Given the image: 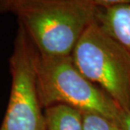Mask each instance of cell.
<instances>
[{"instance_id": "1", "label": "cell", "mask_w": 130, "mask_h": 130, "mask_svg": "<svg viewBox=\"0 0 130 130\" xmlns=\"http://www.w3.org/2000/svg\"><path fill=\"white\" fill-rule=\"evenodd\" d=\"M96 0H0V13L16 15L40 54L70 56L95 20Z\"/></svg>"}, {"instance_id": "2", "label": "cell", "mask_w": 130, "mask_h": 130, "mask_svg": "<svg viewBox=\"0 0 130 130\" xmlns=\"http://www.w3.org/2000/svg\"><path fill=\"white\" fill-rule=\"evenodd\" d=\"M35 70L42 108L65 105L81 112L99 114L118 124L123 110L80 73L71 55L52 57L36 51Z\"/></svg>"}, {"instance_id": "3", "label": "cell", "mask_w": 130, "mask_h": 130, "mask_svg": "<svg viewBox=\"0 0 130 130\" xmlns=\"http://www.w3.org/2000/svg\"><path fill=\"white\" fill-rule=\"evenodd\" d=\"M71 57L87 79L130 112V53L95 20L83 33Z\"/></svg>"}, {"instance_id": "4", "label": "cell", "mask_w": 130, "mask_h": 130, "mask_svg": "<svg viewBox=\"0 0 130 130\" xmlns=\"http://www.w3.org/2000/svg\"><path fill=\"white\" fill-rule=\"evenodd\" d=\"M36 49L19 25L9 58L11 90L0 130H46L35 70Z\"/></svg>"}, {"instance_id": "5", "label": "cell", "mask_w": 130, "mask_h": 130, "mask_svg": "<svg viewBox=\"0 0 130 130\" xmlns=\"http://www.w3.org/2000/svg\"><path fill=\"white\" fill-rule=\"evenodd\" d=\"M95 22L130 53V0H96Z\"/></svg>"}, {"instance_id": "6", "label": "cell", "mask_w": 130, "mask_h": 130, "mask_svg": "<svg viewBox=\"0 0 130 130\" xmlns=\"http://www.w3.org/2000/svg\"><path fill=\"white\" fill-rule=\"evenodd\" d=\"M46 130H84L82 112L65 105H55L44 111Z\"/></svg>"}, {"instance_id": "7", "label": "cell", "mask_w": 130, "mask_h": 130, "mask_svg": "<svg viewBox=\"0 0 130 130\" xmlns=\"http://www.w3.org/2000/svg\"><path fill=\"white\" fill-rule=\"evenodd\" d=\"M84 130H121L114 122L91 112H82Z\"/></svg>"}, {"instance_id": "8", "label": "cell", "mask_w": 130, "mask_h": 130, "mask_svg": "<svg viewBox=\"0 0 130 130\" xmlns=\"http://www.w3.org/2000/svg\"><path fill=\"white\" fill-rule=\"evenodd\" d=\"M121 130H130V112L126 111H122L118 123Z\"/></svg>"}]
</instances>
